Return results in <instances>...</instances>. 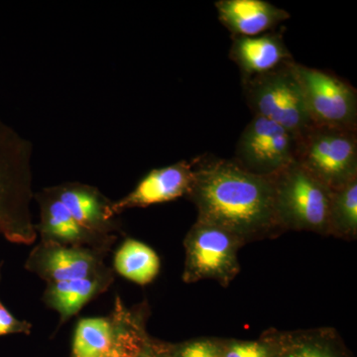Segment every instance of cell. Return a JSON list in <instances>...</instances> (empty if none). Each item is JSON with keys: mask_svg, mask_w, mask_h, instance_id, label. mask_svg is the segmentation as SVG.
<instances>
[{"mask_svg": "<svg viewBox=\"0 0 357 357\" xmlns=\"http://www.w3.org/2000/svg\"><path fill=\"white\" fill-rule=\"evenodd\" d=\"M328 236L354 241L357 236V178L333 190Z\"/></svg>", "mask_w": 357, "mask_h": 357, "instance_id": "obj_13", "label": "cell"}, {"mask_svg": "<svg viewBox=\"0 0 357 357\" xmlns=\"http://www.w3.org/2000/svg\"><path fill=\"white\" fill-rule=\"evenodd\" d=\"M57 199L68 208L82 229H89L102 218H107V208H102L96 195L88 190L65 189L59 194Z\"/></svg>", "mask_w": 357, "mask_h": 357, "instance_id": "obj_18", "label": "cell"}, {"mask_svg": "<svg viewBox=\"0 0 357 357\" xmlns=\"http://www.w3.org/2000/svg\"><path fill=\"white\" fill-rule=\"evenodd\" d=\"M299 138L279 124L253 115L232 160L249 173L273 177L296 161Z\"/></svg>", "mask_w": 357, "mask_h": 357, "instance_id": "obj_8", "label": "cell"}, {"mask_svg": "<svg viewBox=\"0 0 357 357\" xmlns=\"http://www.w3.org/2000/svg\"><path fill=\"white\" fill-rule=\"evenodd\" d=\"M285 333L265 335L257 340H229L220 342L222 357H279Z\"/></svg>", "mask_w": 357, "mask_h": 357, "instance_id": "obj_19", "label": "cell"}, {"mask_svg": "<svg viewBox=\"0 0 357 357\" xmlns=\"http://www.w3.org/2000/svg\"><path fill=\"white\" fill-rule=\"evenodd\" d=\"M31 148L0 123V236L11 241L29 217Z\"/></svg>", "mask_w": 357, "mask_h": 357, "instance_id": "obj_6", "label": "cell"}, {"mask_svg": "<svg viewBox=\"0 0 357 357\" xmlns=\"http://www.w3.org/2000/svg\"><path fill=\"white\" fill-rule=\"evenodd\" d=\"M310 119L314 126L357 130L356 89L340 77L294 61Z\"/></svg>", "mask_w": 357, "mask_h": 357, "instance_id": "obj_7", "label": "cell"}, {"mask_svg": "<svg viewBox=\"0 0 357 357\" xmlns=\"http://www.w3.org/2000/svg\"><path fill=\"white\" fill-rule=\"evenodd\" d=\"M172 357H222L220 342L218 340H192L177 347Z\"/></svg>", "mask_w": 357, "mask_h": 357, "instance_id": "obj_21", "label": "cell"}, {"mask_svg": "<svg viewBox=\"0 0 357 357\" xmlns=\"http://www.w3.org/2000/svg\"><path fill=\"white\" fill-rule=\"evenodd\" d=\"M93 258L89 253L75 249H52L45 256L44 271L54 282L89 278Z\"/></svg>", "mask_w": 357, "mask_h": 357, "instance_id": "obj_15", "label": "cell"}, {"mask_svg": "<svg viewBox=\"0 0 357 357\" xmlns=\"http://www.w3.org/2000/svg\"><path fill=\"white\" fill-rule=\"evenodd\" d=\"M272 178L275 211L281 230L328 236L333 190L296 162Z\"/></svg>", "mask_w": 357, "mask_h": 357, "instance_id": "obj_2", "label": "cell"}, {"mask_svg": "<svg viewBox=\"0 0 357 357\" xmlns=\"http://www.w3.org/2000/svg\"><path fill=\"white\" fill-rule=\"evenodd\" d=\"M139 357H159L149 347H146V349L143 351L142 354H140Z\"/></svg>", "mask_w": 357, "mask_h": 357, "instance_id": "obj_23", "label": "cell"}, {"mask_svg": "<svg viewBox=\"0 0 357 357\" xmlns=\"http://www.w3.org/2000/svg\"><path fill=\"white\" fill-rule=\"evenodd\" d=\"M114 265L121 276L139 285L151 283L161 266L153 249L135 239H128L122 244L115 255Z\"/></svg>", "mask_w": 357, "mask_h": 357, "instance_id": "obj_12", "label": "cell"}, {"mask_svg": "<svg viewBox=\"0 0 357 357\" xmlns=\"http://www.w3.org/2000/svg\"><path fill=\"white\" fill-rule=\"evenodd\" d=\"M294 61L266 74L244 79L243 86L253 115L269 119L301 137L314 124L294 73Z\"/></svg>", "mask_w": 357, "mask_h": 357, "instance_id": "obj_3", "label": "cell"}, {"mask_svg": "<svg viewBox=\"0 0 357 357\" xmlns=\"http://www.w3.org/2000/svg\"><path fill=\"white\" fill-rule=\"evenodd\" d=\"M188 196L198 218L234 232L244 243L282 231L275 211L273 178L249 173L234 160L199 158Z\"/></svg>", "mask_w": 357, "mask_h": 357, "instance_id": "obj_1", "label": "cell"}, {"mask_svg": "<svg viewBox=\"0 0 357 357\" xmlns=\"http://www.w3.org/2000/svg\"><path fill=\"white\" fill-rule=\"evenodd\" d=\"M198 159L191 162L180 161L173 165L150 171L130 194L107 206V218L128 208H145L152 204L167 203L189 195L194 184Z\"/></svg>", "mask_w": 357, "mask_h": 357, "instance_id": "obj_9", "label": "cell"}, {"mask_svg": "<svg viewBox=\"0 0 357 357\" xmlns=\"http://www.w3.org/2000/svg\"><path fill=\"white\" fill-rule=\"evenodd\" d=\"M46 230L61 241H75L82 236V227L59 199L51 202L46 210Z\"/></svg>", "mask_w": 357, "mask_h": 357, "instance_id": "obj_20", "label": "cell"}, {"mask_svg": "<svg viewBox=\"0 0 357 357\" xmlns=\"http://www.w3.org/2000/svg\"><path fill=\"white\" fill-rule=\"evenodd\" d=\"M244 244L234 232L198 218L185 239L184 281L215 280L227 287L241 271L238 251Z\"/></svg>", "mask_w": 357, "mask_h": 357, "instance_id": "obj_4", "label": "cell"}, {"mask_svg": "<svg viewBox=\"0 0 357 357\" xmlns=\"http://www.w3.org/2000/svg\"><path fill=\"white\" fill-rule=\"evenodd\" d=\"M279 357H344L332 331L285 333Z\"/></svg>", "mask_w": 357, "mask_h": 357, "instance_id": "obj_14", "label": "cell"}, {"mask_svg": "<svg viewBox=\"0 0 357 357\" xmlns=\"http://www.w3.org/2000/svg\"><path fill=\"white\" fill-rule=\"evenodd\" d=\"M0 279H1V273H0ZM29 331V324L14 318L13 314L0 301V337L13 335V333H28Z\"/></svg>", "mask_w": 357, "mask_h": 357, "instance_id": "obj_22", "label": "cell"}, {"mask_svg": "<svg viewBox=\"0 0 357 357\" xmlns=\"http://www.w3.org/2000/svg\"><path fill=\"white\" fill-rule=\"evenodd\" d=\"M98 286V282L89 277L77 280L56 282L50 291L51 305L60 312L63 318H70L95 295Z\"/></svg>", "mask_w": 357, "mask_h": 357, "instance_id": "obj_17", "label": "cell"}, {"mask_svg": "<svg viewBox=\"0 0 357 357\" xmlns=\"http://www.w3.org/2000/svg\"><path fill=\"white\" fill-rule=\"evenodd\" d=\"M229 58L241 70V79L266 74L293 61L281 33L253 37H232Z\"/></svg>", "mask_w": 357, "mask_h": 357, "instance_id": "obj_10", "label": "cell"}, {"mask_svg": "<svg viewBox=\"0 0 357 357\" xmlns=\"http://www.w3.org/2000/svg\"><path fill=\"white\" fill-rule=\"evenodd\" d=\"M218 20L232 37H253L272 31L291 17L288 11L265 0H218Z\"/></svg>", "mask_w": 357, "mask_h": 357, "instance_id": "obj_11", "label": "cell"}, {"mask_svg": "<svg viewBox=\"0 0 357 357\" xmlns=\"http://www.w3.org/2000/svg\"><path fill=\"white\" fill-rule=\"evenodd\" d=\"M114 328L107 319H82L75 333V357H102L114 344Z\"/></svg>", "mask_w": 357, "mask_h": 357, "instance_id": "obj_16", "label": "cell"}, {"mask_svg": "<svg viewBox=\"0 0 357 357\" xmlns=\"http://www.w3.org/2000/svg\"><path fill=\"white\" fill-rule=\"evenodd\" d=\"M357 130L312 126L299 138L296 163L337 190L357 178Z\"/></svg>", "mask_w": 357, "mask_h": 357, "instance_id": "obj_5", "label": "cell"}]
</instances>
